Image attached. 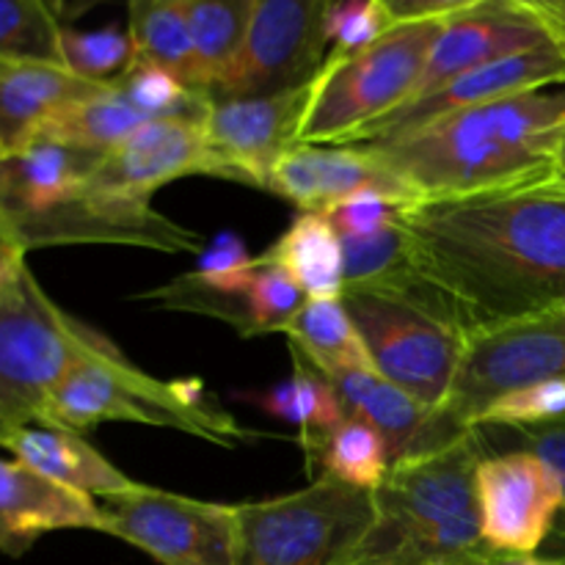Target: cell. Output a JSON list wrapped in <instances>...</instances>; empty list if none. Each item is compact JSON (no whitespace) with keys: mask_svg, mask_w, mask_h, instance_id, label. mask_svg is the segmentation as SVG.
Segmentation results:
<instances>
[{"mask_svg":"<svg viewBox=\"0 0 565 565\" xmlns=\"http://www.w3.org/2000/svg\"><path fill=\"white\" fill-rule=\"evenodd\" d=\"M403 230L414 276L469 337L565 298V188L555 182L417 202Z\"/></svg>","mask_w":565,"mask_h":565,"instance_id":"obj_1","label":"cell"},{"mask_svg":"<svg viewBox=\"0 0 565 565\" xmlns=\"http://www.w3.org/2000/svg\"><path fill=\"white\" fill-rule=\"evenodd\" d=\"M563 136L565 83L356 147L367 149L417 202H441L552 182Z\"/></svg>","mask_w":565,"mask_h":565,"instance_id":"obj_2","label":"cell"},{"mask_svg":"<svg viewBox=\"0 0 565 565\" xmlns=\"http://www.w3.org/2000/svg\"><path fill=\"white\" fill-rule=\"evenodd\" d=\"M478 430L428 456L392 463L373 491L375 522L345 565H491L480 539Z\"/></svg>","mask_w":565,"mask_h":565,"instance_id":"obj_3","label":"cell"},{"mask_svg":"<svg viewBox=\"0 0 565 565\" xmlns=\"http://www.w3.org/2000/svg\"><path fill=\"white\" fill-rule=\"evenodd\" d=\"M103 423H136L199 436L218 447L259 439L243 428L199 379L160 381L127 359L105 356L72 370L44 403L42 428L86 434Z\"/></svg>","mask_w":565,"mask_h":565,"instance_id":"obj_4","label":"cell"},{"mask_svg":"<svg viewBox=\"0 0 565 565\" xmlns=\"http://www.w3.org/2000/svg\"><path fill=\"white\" fill-rule=\"evenodd\" d=\"M110 337L64 312L31 268L0 298V447L28 425H39L55 386L83 362L119 356Z\"/></svg>","mask_w":565,"mask_h":565,"instance_id":"obj_5","label":"cell"},{"mask_svg":"<svg viewBox=\"0 0 565 565\" xmlns=\"http://www.w3.org/2000/svg\"><path fill=\"white\" fill-rule=\"evenodd\" d=\"M367 345L373 370L414 401L445 408L467 356L469 334L450 309L417 279L342 292Z\"/></svg>","mask_w":565,"mask_h":565,"instance_id":"obj_6","label":"cell"},{"mask_svg":"<svg viewBox=\"0 0 565 565\" xmlns=\"http://www.w3.org/2000/svg\"><path fill=\"white\" fill-rule=\"evenodd\" d=\"M447 20L403 22L353 58L326 61L298 143L345 147L370 125L403 108L417 92Z\"/></svg>","mask_w":565,"mask_h":565,"instance_id":"obj_7","label":"cell"},{"mask_svg":"<svg viewBox=\"0 0 565 565\" xmlns=\"http://www.w3.org/2000/svg\"><path fill=\"white\" fill-rule=\"evenodd\" d=\"M373 522L370 491L315 478L292 494L237 505L235 565H345Z\"/></svg>","mask_w":565,"mask_h":565,"instance_id":"obj_8","label":"cell"},{"mask_svg":"<svg viewBox=\"0 0 565 565\" xmlns=\"http://www.w3.org/2000/svg\"><path fill=\"white\" fill-rule=\"evenodd\" d=\"M103 533L160 565H235L237 505L204 502L138 483L99 500Z\"/></svg>","mask_w":565,"mask_h":565,"instance_id":"obj_9","label":"cell"},{"mask_svg":"<svg viewBox=\"0 0 565 565\" xmlns=\"http://www.w3.org/2000/svg\"><path fill=\"white\" fill-rule=\"evenodd\" d=\"M565 379V320L546 312L469 337L467 356L445 412L461 428H475L497 401L539 381Z\"/></svg>","mask_w":565,"mask_h":565,"instance_id":"obj_10","label":"cell"},{"mask_svg":"<svg viewBox=\"0 0 565 565\" xmlns=\"http://www.w3.org/2000/svg\"><path fill=\"white\" fill-rule=\"evenodd\" d=\"M329 0H254L246 44L215 97H265L312 83L329 58Z\"/></svg>","mask_w":565,"mask_h":565,"instance_id":"obj_11","label":"cell"},{"mask_svg":"<svg viewBox=\"0 0 565 565\" xmlns=\"http://www.w3.org/2000/svg\"><path fill=\"white\" fill-rule=\"evenodd\" d=\"M480 539L500 557H535L555 533L565 494L555 469L524 450L489 452L475 475Z\"/></svg>","mask_w":565,"mask_h":565,"instance_id":"obj_12","label":"cell"},{"mask_svg":"<svg viewBox=\"0 0 565 565\" xmlns=\"http://www.w3.org/2000/svg\"><path fill=\"white\" fill-rule=\"evenodd\" d=\"M312 83L265 97H213L204 114V143L215 180L268 191L281 154L298 143L303 116L315 97Z\"/></svg>","mask_w":565,"mask_h":565,"instance_id":"obj_13","label":"cell"},{"mask_svg":"<svg viewBox=\"0 0 565 565\" xmlns=\"http://www.w3.org/2000/svg\"><path fill=\"white\" fill-rule=\"evenodd\" d=\"M11 243L22 252L42 246H77V243L141 246L166 254H199L204 248L199 232L158 213L152 204L121 202V199L103 196L88 185L58 210L11 232Z\"/></svg>","mask_w":565,"mask_h":565,"instance_id":"obj_14","label":"cell"},{"mask_svg":"<svg viewBox=\"0 0 565 565\" xmlns=\"http://www.w3.org/2000/svg\"><path fill=\"white\" fill-rule=\"evenodd\" d=\"M213 177L204 116L154 119L94 166L86 185L121 202L152 204V193L182 177Z\"/></svg>","mask_w":565,"mask_h":565,"instance_id":"obj_15","label":"cell"},{"mask_svg":"<svg viewBox=\"0 0 565 565\" xmlns=\"http://www.w3.org/2000/svg\"><path fill=\"white\" fill-rule=\"evenodd\" d=\"M546 42L552 36L530 0H467L441 28L412 99L428 97L478 66Z\"/></svg>","mask_w":565,"mask_h":565,"instance_id":"obj_16","label":"cell"},{"mask_svg":"<svg viewBox=\"0 0 565 565\" xmlns=\"http://www.w3.org/2000/svg\"><path fill=\"white\" fill-rule=\"evenodd\" d=\"M565 83V50L555 42L539 44V47L522 50V53L505 55L491 64L478 66L467 75L456 77L439 92L406 103L395 114L384 116L367 130L359 132L351 143L381 141V138L401 136V132L423 127L439 116L458 114V110L478 108V105L497 103V99L513 97V94L535 92L546 86H563Z\"/></svg>","mask_w":565,"mask_h":565,"instance_id":"obj_17","label":"cell"},{"mask_svg":"<svg viewBox=\"0 0 565 565\" xmlns=\"http://www.w3.org/2000/svg\"><path fill=\"white\" fill-rule=\"evenodd\" d=\"M323 379L334 386L348 417L362 419L384 436L392 463L441 450L469 430L461 428L445 408H430L414 401L375 370H337Z\"/></svg>","mask_w":565,"mask_h":565,"instance_id":"obj_18","label":"cell"},{"mask_svg":"<svg viewBox=\"0 0 565 565\" xmlns=\"http://www.w3.org/2000/svg\"><path fill=\"white\" fill-rule=\"evenodd\" d=\"M370 188L408 193L367 149L356 143H296L281 154L268 180V193L287 199L298 213L320 215Z\"/></svg>","mask_w":565,"mask_h":565,"instance_id":"obj_19","label":"cell"},{"mask_svg":"<svg viewBox=\"0 0 565 565\" xmlns=\"http://www.w3.org/2000/svg\"><path fill=\"white\" fill-rule=\"evenodd\" d=\"M55 530H97L103 511L94 497L55 483L14 458H0V552L22 557Z\"/></svg>","mask_w":565,"mask_h":565,"instance_id":"obj_20","label":"cell"},{"mask_svg":"<svg viewBox=\"0 0 565 565\" xmlns=\"http://www.w3.org/2000/svg\"><path fill=\"white\" fill-rule=\"evenodd\" d=\"M99 154L53 141H33L0 160V237L53 213L86 188Z\"/></svg>","mask_w":565,"mask_h":565,"instance_id":"obj_21","label":"cell"},{"mask_svg":"<svg viewBox=\"0 0 565 565\" xmlns=\"http://www.w3.org/2000/svg\"><path fill=\"white\" fill-rule=\"evenodd\" d=\"M97 88L64 66L0 61V160L36 141L50 116Z\"/></svg>","mask_w":565,"mask_h":565,"instance_id":"obj_22","label":"cell"},{"mask_svg":"<svg viewBox=\"0 0 565 565\" xmlns=\"http://www.w3.org/2000/svg\"><path fill=\"white\" fill-rule=\"evenodd\" d=\"M3 447L14 456V461L25 463L28 469L66 486V489L94 497L97 502L127 494L138 486L121 469H116L97 447L70 430L28 425V428L11 434Z\"/></svg>","mask_w":565,"mask_h":565,"instance_id":"obj_23","label":"cell"},{"mask_svg":"<svg viewBox=\"0 0 565 565\" xmlns=\"http://www.w3.org/2000/svg\"><path fill=\"white\" fill-rule=\"evenodd\" d=\"M263 257L279 265L307 298H342V237L326 215L298 213L285 235Z\"/></svg>","mask_w":565,"mask_h":565,"instance_id":"obj_24","label":"cell"},{"mask_svg":"<svg viewBox=\"0 0 565 565\" xmlns=\"http://www.w3.org/2000/svg\"><path fill=\"white\" fill-rule=\"evenodd\" d=\"M149 121L152 119H147L125 97V92L110 83V86H99L97 92L64 105L58 114L50 116L39 130L36 141L64 143V147L103 158Z\"/></svg>","mask_w":565,"mask_h":565,"instance_id":"obj_25","label":"cell"},{"mask_svg":"<svg viewBox=\"0 0 565 565\" xmlns=\"http://www.w3.org/2000/svg\"><path fill=\"white\" fill-rule=\"evenodd\" d=\"M127 17H130L127 33L136 44V61L160 66L180 77L191 92L207 94L191 25H188L185 0H132L127 6Z\"/></svg>","mask_w":565,"mask_h":565,"instance_id":"obj_26","label":"cell"},{"mask_svg":"<svg viewBox=\"0 0 565 565\" xmlns=\"http://www.w3.org/2000/svg\"><path fill=\"white\" fill-rule=\"evenodd\" d=\"M287 342L318 373L373 370L367 345L342 298H307L285 329Z\"/></svg>","mask_w":565,"mask_h":565,"instance_id":"obj_27","label":"cell"},{"mask_svg":"<svg viewBox=\"0 0 565 565\" xmlns=\"http://www.w3.org/2000/svg\"><path fill=\"white\" fill-rule=\"evenodd\" d=\"M301 447L312 480L331 478L370 494L384 483L392 467L384 436L356 417H348L326 436L301 441Z\"/></svg>","mask_w":565,"mask_h":565,"instance_id":"obj_28","label":"cell"},{"mask_svg":"<svg viewBox=\"0 0 565 565\" xmlns=\"http://www.w3.org/2000/svg\"><path fill=\"white\" fill-rule=\"evenodd\" d=\"M254 0H185L193 47L210 97L224 88L246 44Z\"/></svg>","mask_w":565,"mask_h":565,"instance_id":"obj_29","label":"cell"},{"mask_svg":"<svg viewBox=\"0 0 565 565\" xmlns=\"http://www.w3.org/2000/svg\"><path fill=\"white\" fill-rule=\"evenodd\" d=\"M292 353V375L281 384L270 386V390L259 392V395L246 397V401L257 403L265 414L276 419L301 428V441L318 439L334 430L348 419L345 408H342L340 397H337L334 386L301 356L290 348Z\"/></svg>","mask_w":565,"mask_h":565,"instance_id":"obj_30","label":"cell"},{"mask_svg":"<svg viewBox=\"0 0 565 565\" xmlns=\"http://www.w3.org/2000/svg\"><path fill=\"white\" fill-rule=\"evenodd\" d=\"M136 301H147L152 307L171 309V312L204 315V318L232 326L241 337H259L257 318H254L252 301H248V285L243 290H221V287L199 279L191 270L158 290L138 292Z\"/></svg>","mask_w":565,"mask_h":565,"instance_id":"obj_31","label":"cell"},{"mask_svg":"<svg viewBox=\"0 0 565 565\" xmlns=\"http://www.w3.org/2000/svg\"><path fill=\"white\" fill-rule=\"evenodd\" d=\"M64 22L42 0H0V61L61 66Z\"/></svg>","mask_w":565,"mask_h":565,"instance_id":"obj_32","label":"cell"},{"mask_svg":"<svg viewBox=\"0 0 565 565\" xmlns=\"http://www.w3.org/2000/svg\"><path fill=\"white\" fill-rule=\"evenodd\" d=\"M345 290H375L412 279L408 235L403 226L375 232L370 237H342Z\"/></svg>","mask_w":565,"mask_h":565,"instance_id":"obj_33","label":"cell"},{"mask_svg":"<svg viewBox=\"0 0 565 565\" xmlns=\"http://www.w3.org/2000/svg\"><path fill=\"white\" fill-rule=\"evenodd\" d=\"M132 64H136V44L127 31L116 28L77 31L70 25L61 31V66L81 81L110 86L121 81Z\"/></svg>","mask_w":565,"mask_h":565,"instance_id":"obj_34","label":"cell"},{"mask_svg":"<svg viewBox=\"0 0 565 565\" xmlns=\"http://www.w3.org/2000/svg\"><path fill=\"white\" fill-rule=\"evenodd\" d=\"M475 430H478L483 456L502 450H524L550 463L557 472V478H561L565 494V417L541 425H513V428H502V425H478ZM544 550L546 557H552V561H565V505L561 519H557L555 524V533L546 541Z\"/></svg>","mask_w":565,"mask_h":565,"instance_id":"obj_35","label":"cell"},{"mask_svg":"<svg viewBox=\"0 0 565 565\" xmlns=\"http://www.w3.org/2000/svg\"><path fill=\"white\" fill-rule=\"evenodd\" d=\"M397 28L386 0H329L326 31H329V58L345 61L373 47L379 39Z\"/></svg>","mask_w":565,"mask_h":565,"instance_id":"obj_36","label":"cell"},{"mask_svg":"<svg viewBox=\"0 0 565 565\" xmlns=\"http://www.w3.org/2000/svg\"><path fill=\"white\" fill-rule=\"evenodd\" d=\"M414 204H417V199L408 196V193L370 188V191L356 193L340 207L326 213V218L334 224L340 237H370L375 232L406 224V215Z\"/></svg>","mask_w":565,"mask_h":565,"instance_id":"obj_37","label":"cell"},{"mask_svg":"<svg viewBox=\"0 0 565 565\" xmlns=\"http://www.w3.org/2000/svg\"><path fill=\"white\" fill-rule=\"evenodd\" d=\"M248 301H252L254 318H257L259 337L263 334H285L292 315L303 307L307 296L301 287L279 268L259 257L257 270L248 279Z\"/></svg>","mask_w":565,"mask_h":565,"instance_id":"obj_38","label":"cell"},{"mask_svg":"<svg viewBox=\"0 0 565 565\" xmlns=\"http://www.w3.org/2000/svg\"><path fill=\"white\" fill-rule=\"evenodd\" d=\"M565 417V379L539 381V384L522 386L508 395L497 397L489 408L478 417V425H541Z\"/></svg>","mask_w":565,"mask_h":565,"instance_id":"obj_39","label":"cell"},{"mask_svg":"<svg viewBox=\"0 0 565 565\" xmlns=\"http://www.w3.org/2000/svg\"><path fill=\"white\" fill-rule=\"evenodd\" d=\"M259 257H252L246 241L235 232H218L207 246L199 252V263L193 274L207 285L221 290H243L257 270Z\"/></svg>","mask_w":565,"mask_h":565,"instance_id":"obj_40","label":"cell"},{"mask_svg":"<svg viewBox=\"0 0 565 565\" xmlns=\"http://www.w3.org/2000/svg\"><path fill=\"white\" fill-rule=\"evenodd\" d=\"M25 257L28 252H22V248L14 246V243L9 241L0 243V298L14 287V281L20 279L22 270L28 268Z\"/></svg>","mask_w":565,"mask_h":565,"instance_id":"obj_41","label":"cell"},{"mask_svg":"<svg viewBox=\"0 0 565 565\" xmlns=\"http://www.w3.org/2000/svg\"><path fill=\"white\" fill-rule=\"evenodd\" d=\"M491 565H565V561H552V557H500Z\"/></svg>","mask_w":565,"mask_h":565,"instance_id":"obj_42","label":"cell"},{"mask_svg":"<svg viewBox=\"0 0 565 565\" xmlns=\"http://www.w3.org/2000/svg\"><path fill=\"white\" fill-rule=\"evenodd\" d=\"M563 171H565V136H563V143H561V154H557V174H563Z\"/></svg>","mask_w":565,"mask_h":565,"instance_id":"obj_43","label":"cell"},{"mask_svg":"<svg viewBox=\"0 0 565 565\" xmlns=\"http://www.w3.org/2000/svg\"><path fill=\"white\" fill-rule=\"evenodd\" d=\"M552 182H555V185H563L565 188V171H563V174H557Z\"/></svg>","mask_w":565,"mask_h":565,"instance_id":"obj_44","label":"cell"},{"mask_svg":"<svg viewBox=\"0 0 565 565\" xmlns=\"http://www.w3.org/2000/svg\"><path fill=\"white\" fill-rule=\"evenodd\" d=\"M3 241H6V237H0V243H3ZM9 243H11V241H9Z\"/></svg>","mask_w":565,"mask_h":565,"instance_id":"obj_45","label":"cell"}]
</instances>
